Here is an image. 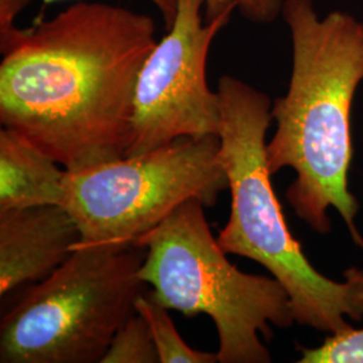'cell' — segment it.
I'll use <instances>...</instances> for the list:
<instances>
[{
	"instance_id": "obj_1",
	"label": "cell",
	"mask_w": 363,
	"mask_h": 363,
	"mask_svg": "<svg viewBox=\"0 0 363 363\" xmlns=\"http://www.w3.org/2000/svg\"><path fill=\"white\" fill-rule=\"evenodd\" d=\"M156 45L147 13L76 1L21 28L1 52L0 123L66 169L124 157L133 99Z\"/></svg>"
},
{
	"instance_id": "obj_2",
	"label": "cell",
	"mask_w": 363,
	"mask_h": 363,
	"mask_svg": "<svg viewBox=\"0 0 363 363\" xmlns=\"http://www.w3.org/2000/svg\"><path fill=\"white\" fill-rule=\"evenodd\" d=\"M281 15L292 38V74L286 96L272 106L268 169L272 175L295 169L286 199L315 232L331 230L327 208H335L363 247L354 225L358 202L347 182L351 109L363 81V23L340 11L319 18L312 0H284Z\"/></svg>"
},
{
	"instance_id": "obj_3",
	"label": "cell",
	"mask_w": 363,
	"mask_h": 363,
	"mask_svg": "<svg viewBox=\"0 0 363 363\" xmlns=\"http://www.w3.org/2000/svg\"><path fill=\"white\" fill-rule=\"evenodd\" d=\"M220 159L232 193V210L218 244L229 255L253 259L286 288L298 325L335 334L345 316L363 319V271L351 268L339 283L318 272L289 232L273 191L265 136L271 100L238 78L218 79Z\"/></svg>"
},
{
	"instance_id": "obj_4",
	"label": "cell",
	"mask_w": 363,
	"mask_h": 363,
	"mask_svg": "<svg viewBox=\"0 0 363 363\" xmlns=\"http://www.w3.org/2000/svg\"><path fill=\"white\" fill-rule=\"evenodd\" d=\"M203 206L199 199L186 201L136 242L145 247L139 277L163 307L213 319L218 362H271L259 334L269 339V325L296 322L289 295L274 277L241 272L226 259Z\"/></svg>"
},
{
	"instance_id": "obj_5",
	"label": "cell",
	"mask_w": 363,
	"mask_h": 363,
	"mask_svg": "<svg viewBox=\"0 0 363 363\" xmlns=\"http://www.w3.org/2000/svg\"><path fill=\"white\" fill-rule=\"evenodd\" d=\"M145 247L79 244L0 325L1 363L101 362L135 313Z\"/></svg>"
},
{
	"instance_id": "obj_6",
	"label": "cell",
	"mask_w": 363,
	"mask_h": 363,
	"mask_svg": "<svg viewBox=\"0 0 363 363\" xmlns=\"http://www.w3.org/2000/svg\"><path fill=\"white\" fill-rule=\"evenodd\" d=\"M228 187L220 138H183L140 155L66 169L62 206L77 223L79 244L136 245L186 201L214 206Z\"/></svg>"
},
{
	"instance_id": "obj_7",
	"label": "cell",
	"mask_w": 363,
	"mask_h": 363,
	"mask_svg": "<svg viewBox=\"0 0 363 363\" xmlns=\"http://www.w3.org/2000/svg\"><path fill=\"white\" fill-rule=\"evenodd\" d=\"M206 0H178L172 26L140 69L125 156L140 155L178 139L218 136L220 97L208 85L211 43L232 13L205 22Z\"/></svg>"
},
{
	"instance_id": "obj_8",
	"label": "cell",
	"mask_w": 363,
	"mask_h": 363,
	"mask_svg": "<svg viewBox=\"0 0 363 363\" xmlns=\"http://www.w3.org/2000/svg\"><path fill=\"white\" fill-rule=\"evenodd\" d=\"M81 234L64 206L0 211V295L49 277L74 252Z\"/></svg>"
},
{
	"instance_id": "obj_9",
	"label": "cell",
	"mask_w": 363,
	"mask_h": 363,
	"mask_svg": "<svg viewBox=\"0 0 363 363\" xmlns=\"http://www.w3.org/2000/svg\"><path fill=\"white\" fill-rule=\"evenodd\" d=\"M26 138L0 130V211L64 202L66 169Z\"/></svg>"
},
{
	"instance_id": "obj_10",
	"label": "cell",
	"mask_w": 363,
	"mask_h": 363,
	"mask_svg": "<svg viewBox=\"0 0 363 363\" xmlns=\"http://www.w3.org/2000/svg\"><path fill=\"white\" fill-rule=\"evenodd\" d=\"M135 311L148 325L159 355V363L218 362L217 352H203L190 347L179 335L169 316V308L159 304L150 294H142L138 298Z\"/></svg>"
},
{
	"instance_id": "obj_11",
	"label": "cell",
	"mask_w": 363,
	"mask_h": 363,
	"mask_svg": "<svg viewBox=\"0 0 363 363\" xmlns=\"http://www.w3.org/2000/svg\"><path fill=\"white\" fill-rule=\"evenodd\" d=\"M101 363H159L151 331L139 313L117 330Z\"/></svg>"
},
{
	"instance_id": "obj_12",
	"label": "cell",
	"mask_w": 363,
	"mask_h": 363,
	"mask_svg": "<svg viewBox=\"0 0 363 363\" xmlns=\"http://www.w3.org/2000/svg\"><path fill=\"white\" fill-rule=\"evenodd\" d=\"M300 363H363V328L351 325L335 334L313 349L300 346Z\"/></svg>"
},
{
	"instance_id": "obj_13",
	"label": "cell",
	"mask_w": 363,
	"mask_h": 363,
	"mask_svg": "<svg viewBox=\"0 0 363 363\" xmlns=\"http://www.w3.org/2000/svg\"><path fill=\"white\" fill-rule=\"evenodd\" d=\"M284 0H206L205 22L235 10L253 23H271L283 10Z\"/></svg>"
},
{
	"instance_id": "obj_14",
	"label": "cell",
	"mask_w": 363,
	"mask_h": 363,
	"mask_svg": "<svg viewBox=\"0 0 363 363\" xmlns=\"http://www.w3.org/2000/svg\"><path fill=\"white\" fill-rule=\"evenodd\" d=\"M33 0H0V52H4L21 28L16 26V18Z\"/></svg>"
},
{
	"instance_id": "obj_15",
	"label": "cell",
	"mask_w": 363,
	"mask_h": 363,
	"mask_svg": "<svg viewBox=\"0 0 363 363\" xmlns=\"http://www.w3.org/2000/svg\"><path fill=\"white\" fill-rule=\"evenodd\" d=\"M45 6H49L55 1H61V0H42ZM150 3H152L157 9V11L162 15L163 22L169 30L172 26L175 15H177V6H178V0H148Z\"/></svg>"
}]
</instances>
